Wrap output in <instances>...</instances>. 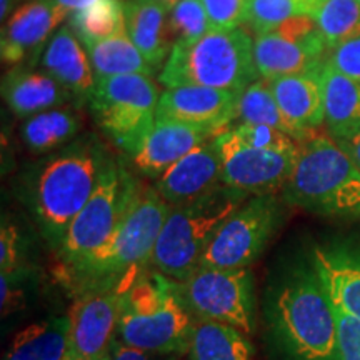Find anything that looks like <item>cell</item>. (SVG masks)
Here are the masks:
<instances>
[{"mask_svg":"<svg viewBox=\"0 0 360 360\" xmlns=\"http://www.w3.org/2000/svg\"><path fill=\"white\" fill-rule=\"evenodd\" d=\"M109 160L110 154L96 135H85L25 170L20 182L22 200L56 250L96 191Z\"/></svg>","mask_w":360,"mask_h":360,"instance_id":"1","label":"cell"},{"mask_svg":"<svg viewBox=\"0 0 360 360\" xmlns=\"http://www.w3.org/2000/svg\"><path fill=\"white\" fill-rule=\"evenodd\" d=\"M267 335L277 360H339L335 307L312 267L294 269L277 283Z\"/></svg>","mask_w":360,"mask_h":360,"instance_id":"2","label":"cell"},{"mask_svg":"<svg viewBox=\"0 0 360 360\" xmlns=\"http://www.w3.org/2000/svg\"><path fill=\"white\" fill-rule=\"evenodd\" d=\"M170 205L155 187H142L109 240L92 255L64 269L75 294L96 290L125 292L150 267L152 252Z\"/></svg>","mask_w":360,"mask_h":360,"instance_id":"3","label":"cell"},{"mask_svg":"<svg viewBox=\"0 0 360 360\" xmlns=\"http://www.w3.org/2000/svg\"><path fill=\"white\" fill-rule=\"evenodd\" d=\"M282 200L315 215L354 219L360 215V170L330 135L299 143V157Z\"/></svg>","mask_w":360,"mask_h":360,"instance_id":"4","label":"cell"},{"mask_svg":"<svg viewBox=\"0 0 360 360\" xmlns=\"http://www.w3.org/2000/svg\"><path fill=\"white\" fill-rule=\"evenodd\" d=\"M193 317L174 281L146 270L122 295L117 339L130 347L162 355L188 352Z\"/></svg>","mask_w":360,"mask_h":360,"instance_id":"5","label":"cell"},{"mask_svg":"<svg viewBox=\"0 0 360 360\" xmlns=\"http://www.w3.org/2000/svg\"><path fill=\"white\" fill-rule=\"evenodd\" d=\"M249 197V193L219 184L199 199L170 207L152 252L150 269L174 282L191 277L222 224Z\"/></svg>","mask_w":360,"mask_h":360,"instance_id":"6","label":"cell"},{"mask_svg":"<svg viewBox=\"0 0 360 360\" xmlns=\"http://www.w3.org/2000/svg\"><path fill=\"white\" fill-rule=\"evenodd\" d=\"M254 60V39L242 27L210 30L199 39L174 45L159 80L165 87L202 85L244 92L259 80Z\"/></svg>","mask_w":360,"mask_h":360,"instance_id":"7","label":"cell"},{"mask_svg":"<svg viewBox=\"0 0 360 360\" xmlns=\"http://www.w3.org/2000/svg\"><path fill=\"white\" fill-rule=\"evenodd\" d=\"M122 162L110 157L87 204L75 215L57 249L62 269L80 262L105 244L142 191Z\"/></svg>","mask_w":360,"mask_h":360,"instance_id":"8","label":"cell"},{"mask_svg":"<svg viewBox=\"0 0 360 360\" xmlns=\"http://www.w3.org/2000/svg\"><path fill=\"white\" fill-rule=\"evenodd\" d=\"M160 96L150 75H112L96 80L87 103L103 134L132 155L155 125Z\"/></svg>","mask_w":360,"mask_h":360,"instance_id":"9","label":"cell"},{"mask_svg":"<svg viewBox=\"0 0 360 360\" xmlns=\"http://www.w3.org/2000/svg\"><path fill=\"white\" fill-rule=\"evenodd\" d=\"M188 314L199 321L227 323L252 335L255 330L254 276L247 269H197L174 282Z\"/></svg>","mask_w":360,"mask_h":360,"instance_id":"10","label":"cell"},{"mask_svg":"<svg viewBox=\"0 0 360 360\" xmlns=\"http://www.w3.org/2000/svg\"><path fill=\"white\" fill-rule=\"evenodd\" d=\"M283 219L277 193L250 195L222 224L202 255L199 269H247L264 254Z\"/></svg>","mask_w":360,"mask_h":360,"instance_id":"11","label":"cell"},{"mask_svg":"<svg viewBox=\"0 0 360 360\" xmlns=\"http://www.w3.org/2000/svg\"><path fill=\"white\" fill-rule=\"evenodd\" d=\"M217 143L222 155V184L249 195L282 192L299 157V148L260 150L245 146L231 127L217 135Z\"/></svg>","mask_w":360,"mask_h":360,"instance_id":"12","label":"cell"},{"mask_svg":"<svg viewBox=\"0 0 360 360\" xmlns=\"http://www.w3.org/2000/svg\"><path fill=\"white\" fill-rule=\"evenodd\" d=\"M122 295V290H96L77 295L69 312V359L94 360L110 354L117 339Z\"/></svg>","mask_w":360,"mask_h":360,"instance_id":"13","label":"cell"},{"mask_svg":"<svg viewBox=\"0 0 360 360\" xmlns=\"http://www.w3.org/2000/svg\"><path fill=\"white\" fill-rule=\"evenodd\" d=\"M65 19L69 15L52 0H29L17 7L2 25L0 52L4 64L22 65L29 62V67H34L49 39Z\"/></svg>","mask_w":360,"mask_h":360,"instance_id":"14","label":"cell"},{"mask_svg":"<svg viewBox=\"0 0 360 360\" xmlns=\"http://www.w3.org/2000/svg\"><path fill=\"white\" fill-rule=\"evenodd\" d=\"M238 96L232 90L202 85L170 87L159 98L155 120L200 125L222 132L233 124Z\"/></svg>","mask_w":360,"mask_h":360,"instance_id":"15","label":"cell"},{"mask_svg":"<svg viewBox=\"0 0 360 360\" xmlns=\"http://www.w3.org/2000/svg\"><path fill=\"white\" fill-rule=\"evenodd\" d=\"M222 184V155L217 135L175 162L155 180V188L170 207L199 199Z\"/></svg>","mask_w":360,"mask_h":360,"instance_id":"16","label":"cell"},{"mask_svg":"<svg viewBox=\"0 0 360 360\" xmlns=\"http://www.w3.org/2000/svg\"><path fill=\"white\" fill-rule=\"evenodd\" d=\"M219 134V130L200 125L155 120L130 159L139 172L157 180L170 165Z\"/></svg>","mask_w":360,"mask_h":360,"instance_id":"17","label":"cell"},{"mask_svg":"<svg viewBox=\"0 0 360 360\" xmlns=\"http://www.w3.org/2000/svg\"><path fill=\"white\" fill-rule=\"evenodd\" d=\"M328 52L321 32L309 40H290L277 32L255 35L254 39V60L262 79L321 70Z\"/></svg>","mask_w":360,"mask_h":360,"instance_id":"18","label":"cell"},{"mask_svg":"<svg viewBox=\"0 0 360 360\" xmlns=\"http://www.w3.org/2000/svg\"><path fill=\"white\" fill-rule=\"evenodd\" d=\"M265 80L287 122L299 134L300 143L312 137L315 129L326 124L321 70Z\"/></svg>","mask_w":360,"mask_h":360,"instance_id":"19","label":"cell"},{"mask_svg":"<svg viewBox=\"0 0 360 360\" xmlns=\"http://www.w3.org/2000/svg\"><path fill=\"white\" fill-rule=\"evenodd\" d=\"M40 69L64 85L75 102H89L96 87V75L84 44L69 25H60L49 39L40 56Z\"/></svg>","mask_w":360,"mask_h":360,"instance_id":"20","label":"cell"},{"mask_svg":"<svg viewBox=\"0 0 360 360\" xmlns=\"http://www.w3.org/2000/svg\"><path fill=\"white\" fill-rule=\"evenodd\" d=\"M312 269L334 307L360 321V254L344 245H317Z\"/></svg>","mask_w":360,"mask_h":360,"instance_id":"21","label":"cell"},{"mask_svg":"<svg viewBox=\"0 0 360 360\" xmlns=\"http://www.w3.org/2000/svg\"><path fill=\"white\" fill-rule=\"evenodd\" d=\"M2 97L8 109L20 119L57 109L58 105L74 101L69 90L52 75L29 65H13L4 75Z\"/></svg>","mask_w":360,"mask_h":360,"instance_id":"22","label":"cell"},{"mask_svg":"<svg viewBox=\"0 0 360 360\" xmlns=\"http://www.w3.org/2000/svg\"><path fill=\"white\" fill-rule=\"evenodd\" d=\"M125 29L132 42L155 72L172 52L169 37V8L157 0H124Z\"/></svg>","mask_w":360,"mask_h":360,"instance_id":"23","label":"cell"},{"mask_svg":"<svg viewBox=\"0 0 360 360\" xmlns=\"http://www.w3.org/2000/svg\"><path fill=\"white\" fill-rule=\"evenodd\" d=\"M69 349V314L53 315L17 332L2 360H67Z\"/></svg>","mask_w":360,"mask_h":360,"instance_id":"24","label":"cell"},{"mask_svg":"<svg viewBox=\"0 0 360 360\" xmlns=\"http://www.w3.org/2000/svg\"><path fill=\"white\" fill-rule=\"evenodd\" d=\"M326 125L332 139L360 130V82L328 62L321 69Z\"/></svg>","mask_w":360,"mask_h":360,"instance_id":"25","label":"cell"},{"mask_svg":"<svg viewBox=\"0 0 360 360\" xmlns=\"http://www.w3.org/2000/svg\"><path fill=\"white\" fill-rule=\"evenodd\" d=\"M82 129V117L70 109H51L27 117L20 124V139L35 155L51 154L75 141Z\"/></svg>","mask_w":360,"mask_h":360,"instance_id":"26","label":"cell"},{"mask_svg":"<svg viewBox=\"0 0 360 360\" xmlns=\"http://www.w3.org/2000/svg\"><path fill=\"white\" fill-rule=\"evenodd\" d=\"M191 360H254L249 335L227 323L193 319L188 342Z\"/></svg>","mask_w":360,"mask_h":360,"instance_id":"27","label":"cell"},{"mask_svg":"<svg viewBox=\"0 0 360 360\" xmlns=\"http://www.w3.org/2000/svg\"><path fill=\"white\" fill-rule=\"evenodd\" d=\"M89 53L96 80L112 77V75L143 74L154 75L155 70L132 42L127 32L114 37L84 45Z\"/></svg>","mask_w":360,"mask_h":360,"instance_id":"28","label":"cell"},{"mask_svg":"<svg viewBox=\"0 0 360 360\" xmlns=\"http://www.w3.org/2000/svg\"><path fill=\"white\" fill-rule=\"evenodd\" d=\"M67 25L84 45L127 32L122 0H98L87 8L70 13Z\"/></svg>","mask_w":360,"mask_h":360,"instance_id":"29","label":"cell"},{"mask_svg":"<svg viewBox=\"0 0 360 360\" xmlns=\"http://www.w3.org/2000/svg\"><path fill=\"white\" fill-rule=\"evenodd\" d=\"M236 124H265L281 129L300 143L299 134L287 122L281 107L270 90L267 80H255L244 92H240L236 107Z\"/></svg>","mask_w":360,"mask_h":360,"instance_id":"30","label":"cell"},{"mask_svg":"<svg viewBox=\"0 0 360 360\" xmlns=\"http://www.w3.org/2000/svg\"><path fill=\"white\" fill-rule=\"evenodd\" d=\"M321 0H245L244 25L254 35L277 30L283 22L317 12Z\"/></svg>","mask_w":360,"mask_h":360,"instance_id":"31","label":"cell"},{"mask_svg":"<svg viewBox=\"0 0 360 360\" xmlns=\"http://www.w3.org/2000/svg\"><path fill=\"white\" fill-rule=\"evenodd\" d=\"M314 20L328 51H332L360 37V0H321Z\"/></svg>","mask_w":360,"mask_h":360,"instance_id":"32","label":"cell"},{"mask_svg":"<svg viewBox=\"0 0 360 360\" xmlns=\"http://www.w3.org/2000/svg\"><path fill=\"white\" fill-rule=\"evenodd\" d=\"M167 27L172 45L199 39L210 32L209 17L200 0H179L169 11Z\"/></svg>","mask_w":360,"mask_h":360,"instance_id":"33","label":"cell"},{"mask_svg":"<svg viewBox=\"0 0 360 360\" xmlns=\"http://www.w3.org/2000/svg\"><path fill=\"white\" fill-rule=\"evenodd\" d=\"M232 132L245 146L260 150H295L299 142L281 129L265 124H236L231 125Z\"/></svg>","mask_w":360,"mask_h":360,"instance_id":"34","label":"cell"},{"mask_svg":"<svg viewBox=\"0 0 360 360\" xmlns=\"http://www.w3.org/2000/svg\"><path fill=\"white\" fill-rule=\"evenodd\" d=\"M210 30H233L244 25L245 0H200Z\"/></svg>","mask_w":360,"mask_h":360,"instance_id":"35","label":"cell"},{"mask_svg":"<svg viewBox=\"0 0 360 360\" xmlns=\"http://www.w3.org/2000/svg\"><path fill=\"white\" fill-rule=\"evenodd\" d=\"M22 270L20 233L11 220H2L0 229V276L19 277Z\"/></svg>","mask_w":360,"mask_h":360,"instance_id":"36","label":"cell"},{"mask_svg":"<svg viewBox=\"0 0 360 360\" xmlns=\"http://www.w3.org/2000/svg\"><path fill=\"white\" fill-rule=\"evenodd\" d=\"M339 360H360V321L335 307Z\"/></svg>","mask_w":360,"mask_h":360,"instance_id":"37","label":"cell"},{"mask_svg":"<svg viewBox=\"0 0 360 360\" xmlns=\"http://www.w3.org/2000/svg\"><path fill=\"white\" fill-rule=\"evenodd\" d=\"M327 62L334 69L360 82V37L337 45L328 52Z\"/></svg>","mask_w":360,"mask_h":360,"instance_id":"38","label":"cell"},{"mask_svg":"<svg viewBox=\"0 0 360 360\" xmlns=\"http://www.w3.org/2000/svg\"><path fill=\"white\" fill-rule=\"evenodd\" d=\"M169 355L147 352V350H141L130 347V345L124 344L122 340L115 339L110 347V360H165Z\"/></svg>","mask_w":360,"mask_h":360,"instance_id":"39","label":"cell"},{"mask_svg":"<svg viewBox=\"0 0 360 360\" xmlns=\"http://www.w3.org/2000/svg\"><path fill=\"white\" fill-rule=\"evenodd\" d=\"M2 278V315H11L13 310L22 309L20 300L24 299V292L20 290V287H15L17 277H4Z\"/></svg>","mask_w":360,"mask_h":360,"instance_id":"40","label":"cell"},{"mask_svg":"<svg viewBox=\"0 0 360 360\" xmlns=\"http://www.w3.org/2000/svg\"><path fill=\"white\" fill-rule=\"evenodd\" d=\"M334 141L347 152L350 159L354 160V164L360 170V130L349 135H342V137H337Z\"/></svg>","mask_w":360,"mask_h":360,"instance_id":"41","label":"cell"},{"mask_svg":"<svg viewBox=\"0 0 360 360\" xmlns=\"http://www.w3.org/2000/svg\"><path fill=\"white\" fill-rule=\"evenodd\" d=\"M52 2L56 4L58 8H62L67 15H70V13L87 8L89 6H92V4L98 2V0H52Z\"/></svg>","mask_w":360,"mask_h":360,"instance_id":"42","label":"cell"},{"mask_svg":"<svg viewBox=\"0 0 360 360\" xmlns=\"http://www.w3.org/2000/svg\"><path fill=\"white\" fill-rule=\"evenodd\" d=\"M19 0H0V19H2V24H6V19L15 12V6Z\"/></svg>","mask_w":360,"mask_h":360,"instance_id":"43","label":"cell"},{"mask_svg":"<svg viewBox=\"0 0 360 360\" xmlns=\"http://www.w3.org/2000/svg\"><path fill=\"white\" fill-rule=\"evenodd\" d=\"M157 2L164 4V6H165V7H167V8H169V11H170V8H172V7L175 6V4H177V2H179V0H157Z\"/></svg>","mask_w":360,"mask_h":360,"instance_id":"44","label":"cell"},{"mask_svg":"<svg viewBox=\"0 0 360 360\" xmlns=\"http://www.w3.org/2000/svg\"><path fill=\"white\" fill-rule=\"evenodd\" d=\"M67 360H84V359H67ZM94 360H110V354L105 355V357H102V359H94Z\"/></svg>","mask_w":360,"mask_h":360,"instance_id":"45","label":"cell"},{"mask_svg":"<svg viewBox=\"0 0 360 360\" xmlns=\"http://www.w3.org/2000/svg\"><path fill=\"white\" fill-rule=\"evenodd\" d=\"M27 2H29V0H27Z\"/></svg>","mask_w":360,"mask_h":360,"instance_id":"46","label":"cell"}]
</instances>
